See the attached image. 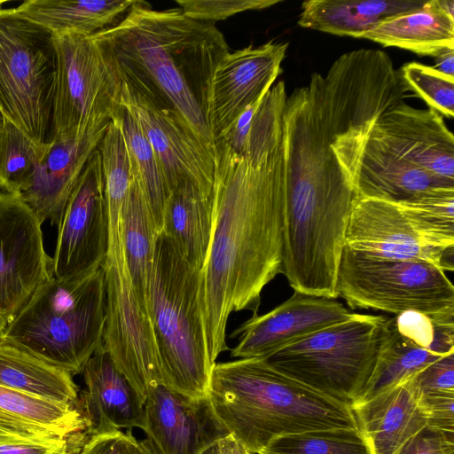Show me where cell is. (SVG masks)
<instances>
[{
    "label": "cell",
    "instance_id": "cell-18",
    "mask_svg": "<svg viewBox=\"0 0 454 454\" xmlns=\"http://www.w3.org/2000/svg\"><path fill=\"white\" fill-rule=\"evenodd\" d=\"M408 161L454 181V137L442 116L403 101L385 111L370 131Z\"/></svg>",
    "mask_w": 454,
    "mask_h": 454
},
{
    "label": "cell",
    "instance_id": "cell-39",
    "mask_svg": "<svg viewBox=\"0 0 454 454\" xmlns=\"http://www.w3.org/2000/svg\"><path fill=\"white\" fill-rule=\"evenodd\" d=\"M73 434L36 424L0 410V443L14 442H55Z\"/></svg>",
    "mask_w": 454,
    "mask_h": 454
},
{
    "label": "cell",
    "instance_id": "cell-15",
    "mask_svg": "<svg viewBox=\"0 0 454 454\" xmlns=\"http://www.w3.org/2000/svg\"><path fill=\"white\" fill-rule=\"evenodd\" d=\"M345 247L374 258L425 261L444 271L453 270L454 247L430 245L397 203L383 200L356 198L348 220Z\"/></svg>",
    "mask_w": 454,
    "mask_h": 454
},
{
    "label": "cell",
    "instance_id": "cell-45",
    "mask_svg": "<svg viewBox=\"0 0 454 454\" xmlns=\"http://www.w3.org/2000/svg\"><path fill=\"white\" fill-rule=\"evenodd\" d=\"M200 454H250L248 450L230 434L216 440Z\"/></svg>",
    "mask_w": 454,
    "mask_h": 454
},
{
    "label": "cell",
    "instance_id": "cell-2",
    "mask_svg": "<svg viewBox=\"0 0 454 454\" xmlns=\"http://www.w3.org/2000/svg\"><path fill=\"white\" fill-rule=\"evenodd\" d=\"M95 34L112 51L126 83L177 111L215 146L207 121L210 84L229 48L214 24L138 0L119 22Z\"/></svg>",
    "mask_w": 454,
    "mask_h": 454
},
{
    "label": "cell",
    "instance_id": "cell-16",
    "mask_svg": "<svg viewBox=\"0 0 454 454\" xmlns=\"http://www.w3.org/2000/svg\"><path fill=\"white\" fill-rule=\"evenodd\" d=\"M335 299L299 292L263 315H253L230 336L238 338L231 356L266 358L309 334L352 316Z\"/></svg>",
    "mask_w": 454,
    "mask_h": 454
},
{
    "label": "cell",
    "instance_id": "cell-4",
    "mask_svg": "<svg viewBox=\"0 0 454 454\" xmlns=\"http://www.w3.org/2000/svg\"><path fill=\"white\" fill-rule=\"evenodd\" d=\"M148 314L163 383L191 397L207 396L211 371L200 301V270L163 231L156 241Z\"/></svg>",
    "mask_w": 454,
    "mask_h": 454
},
{
    "label": "cell",
    "instance_id": "cell-34",
    "mask_svg": "<svg viewBox=\"0 0 454 454\" xmlns=\"http://www.w3.org/2000/svg\"><path fill=\"white\" fill-rule=\"evenodd\" d=\"M258 454H372L359 429L333 428L286 434Z\"/></svg>",
    "mask_w": 454,
    "mask_h": 454
},
{
    "label": "cell",
    "instance_id": "cell-8",
    "mask_svg": "<svg viewBox=\"0 0 454 454\" xmlns=\"http://www.w3.org/2000/svg\"><path fill=\"white\" fill-rule=\"evenodd\" d=\"M54 35L58 71L51 142L107 127L121 114L123 84L114 55L96 34Z\"/></svg>",
    "mask_w": 454,
    "mask_h": 454
},
{
    "label": "cell",
    "instance_id": "cell-24",
    "mask_svg": "<svg viewBox=\"0 0 454 454\" xmlns=\"http://www.w3.org/2000/svg\"><path fill=\"white\" fill-rule=\"evenodd\" d=\"M161 231L192 266L201 270L212 236V195L190 180L178 183L169 190Z\"/></svg>",
    "mask_w": 454,
    "mask_h": 454
},
{
    "label": "cell",
    "instance_id": "cell-37",
    "mask_svg": "<svg viewBox=\"0 0 454 454\" xmlns=\"http://www.w3.org/2000/svg\"><path fill=\"white\" fill-rule=\"evenodd\" d=\"M407 90H412L442 116L454 115V77L418 62H410L398 70Z\"/></svg>",
    "mask_w": 454,
    "mask_h": 454
},
{
    "label": "cell",
    "instance_id": "cell-10",
    "mask_svg": "<svg viewBox=\"0 0 454 454\" xmlns=\"http://www.w3.org/2000/svg\"><path fill=\"white\" fill-rule=\"evenodd\" d=\"M106 313L103 346L145 403L149 389L164 384L149 316L133 289L121 241L102 266Z\"/></svg>",
    "mask_w": 454,
    "mask_h": 454
},
{
    "label": "cell",
    "instance_id": "cell-5",
    "mask_svg": "<svg viewBox=\"0 0 454 454\" xmlns=\"http://www.w3.org/2000/svg\"><path fill=\"white\" fill-rule=\"evenodd\" d=\"M106 300L101 269L75 281L42 283L0 339L70 373L103 345Z\"/></svg>",
    "mask_w": 454,
    "mask_h": 454
},
{
    "label": "cell",
    "instance_id": "cell-32",
    "mask_svg": "<svg viewBox=\"0 0 454 454\" xmlns=\"http://www.w3.org/2000/svg\"><path fill=\"white\" fill-rule=\"evenodd\" d=\"M133 176L140 186L159 232L162 231L163 213L168 188L157 156L135 118L122 106L120 114Z\"/></svg>",
    "mask_w": 454,
    "mask_h": 454
},
{
    "label": "cell",
    "instance_id": "cell-25",
    "mask_svg": "<svg viewBox=\"0 0 454 454\" xmlns=\"http://www.w3.org/2000/svg\"><path fill=\"white\" fill-rule=\"evenodd\" d=\"M421 0H309L303 2L298 25L340 36L360 38L380 22L417 9Z\"/></svg>",
    "mask_w": 454,
    "mask_h": 454
},
{
    "label": "cell",
    "instance_id": "cell-6",
    "mask_svg": "<svg viewBox=\"0 0 454 454\" xmlns=\"http://www.w3.org/2000/svg\"><path fill=\"white\" fill-rule=\"evenodd\" d=\"M395 333L394 317L353 313L264 359L295 380L351 405Z\"/></svg>",
    "mask_w": 454,
    "mask_h": 454
},
{
    "label": "cell",
    "instance_id": "cell-12",
    "mask_svg": "<svg viewBox=\"0 0 454 454\" xmlns=\"http://www.w3.org/2000/svg\"><path fill=\"white\" fill-rule=\"evenodd\" d=\"M52 277L42 223L20 194L0 191V333Z\"/></svg>",
    "mask_w": 454,
    "mask_h": 454
},
{
    "label": "cell",
    "instance_id": "cell-19",
    "mask_svg": "<svg viewBox=\"0 0 454 454\" xmlns=\"http://www.w3.org/2000/svg\"><path fill=\"white\" fill-rule=\"evenodd\" d=\"M108 126L83 136L51 142L38 161L29 185L20 194L42 224L49 220L58 229L60 227L70 194Z\"/></svg>",
    "mask_w": 454,
    "mask_h": 454
},
{
    "label": "cell",
    "instance_id": "cell-28",
    "mask_svg": "<svg viewBox=\"0 0 454 454\" xmlns=\"http://www.w3.org/2000/svg\"><path fill=\"white\" fill-rule=\"evenodd\" d=\"M286 85L279 81L247 107L224 134L222 143L245 159H254L274 150L283 138Z\"/></svg>",
    "mask_w": 454,
    "mask_h": 454
},
{
    "label": "cell",
    "instance_id": "cell-11",
    "mask_svg": "<svg viewBox=\"0 0 454 454\" xmlns=\"http://www.w3.org/2000/svg\"><path fill=\"white\" fill-rule=\"evenodd\" d=\"M58 231L52 257L57 280H79L102 268L108 249V219L98 148L70 194Z\"/></svg>",
    "mask_w": 454,
    "mask_h": 454
},
{
    "label": "cell",
    "instance_id": "cell-42",
    "mask_svg": "<svg viewBox=\"0 0 454 454\" xmlns=\"http://www.w3.org/2000/svg\"><path fill=\"white\" fill-rule=\"evenodd\" d=\"M418 394L454 392V352L450 353L413 375Z\"/></svg>",
    "mask_w": 454,
    "mask_h": 454
},
{
    "label": "cell",
    "instance_id": "cell-20",
    "mask_svg": "<svg viewBox=\"0 0 454 454\" xmlns=\"http://www.w3.org/2000/svg\"><path fill=\"white\" fill-rule=\"evenodd\" d=\"M82 373L86 388L79 406L90 434L143 429L144 403L103 345L89 359Z\"/></svg>",
    "mask_w": 454,
    "mask_h": 454
},
{
    "label": "cell",
    "instance_id": "cell-9",
    "mask_svg": "<svg viewBox=\"0 0 454 454\" xmlns=\"http://www.w3.org/2000/svg\"><path fill=\"white\" fill-rule=\"evenodd\" d=\"M336 293L351 309L395 315L414 311L430 318L454 310V286L437 265L374 258L347 247L338 266Z\"/></svg>",
    "mask_w": 454,
    "mask_h": 454
},
{
    "label": "cell",
    "instance_id": "cell-44",
    "mask_svg": "<svg viewBox=\"0 0 454 454\" xmlns=\"http://www.w3.org/2000/svg\"><path fill=\"white\" fill-rule=\"evenodd\" d=\"M87 430V429H86ZM86 430L55 442H14L0 443V454H70Z\"/></svg>",
    "mask_w": 454,
    "mask_h": 454
},
{
    "label": "cell",
    "instance_id": "cell-48",
    "mask_svg": "<svg viewBox=\"0 0 454 454\" xmlns=\"http://www.w3.org/2000/svg\"><path fill=\"white\" fill-rule=\"evenodd\" d=\"M4 124V116L2 115L1 112H0V129L2 128Z\"/></svg>",
    "mask_w": 454,
    "mask_h": 454
},
{
    "label": "cell",
    "instance_id": "cell-31",
    "mask_svg": "<svg viewBox=\"0 0 454 454\" xmlns=\"http://www.w3.org/2000/svg\"><path fill=\"white\" fill-rule=\"evenodd\" d=\"M452 352L454 351L447 352L437 347L419 346L400 335L395 328V333L382 351L372 376L353 403L364 402L374 397Z\"/></svg>",
    "mask_w": 454,
    "mask_h": 454
},
{
    "label": "cell",
    "instance_id": "cell-22",
    "mask_svg": "<svg viewBox=\"0 0 454 454\" xmlns=\"http://www.w3.org/2000/svg\"><path fill=\"white\" fill-rule=\"evenodd\" d=\"M442 188L454 189V181L408 161L369 133L358 170L357 197L399 203Z\"/></svg>",
    "mask_w": 454,
    "mask_h": 454
},
{
    "label": "cell",
    "instance_id": "cell-41",
    "mask_svg": "<svg viewBox=\"0 0 454 454\" xmlns=\"http://www.w3.org/2000/svg\"><path fill=\"white\" fill-rule=\"evenodd\" d=\"M430 428L454 435V392L418 394Z\"/></svg>",
    "mask_w": 454,
    "mask_h": 454
},
{
    "label": "cell",
    "instance_id": "cell-21",
    "mask_svg": "<svg viewBox=\"0 0 454 454\" xmlns=\"http://www.w3.org/2000/svg\"><path fill=\"white\" fill-rule=\"evenodd\" d=\"M351 408L372 454H396L427 426L413 376Z\"/></svg>",
    "mask_w": 454,
    "mask_h": 454
},
{
    "label": "cell",
    "instance_id": "cell-36",
    "mask_svg": "<svg viewBox=\"0 0 454 454\" xmlns=\"http://www.w3.org/2000/svg\"><path fill=\"white\" fill-rule=\"evenodd\" d=\"M39 160L34 143L4 118L0 129V191L21 194L29 185Z\"/></svg>",
    "mask_w": 454,
    "mask_h": 454
},
{
    "label": "cell",
    "instance_id": "cell-35",
    "mask_svg": "<svg viewBox=\"0 0 454 454\" xmlns=\"http://www.w3.org/2000/svg\"><path fill=\"white\" fill-rule=\"evenodd\" d=\"M0 410L68 434L87 429L79 403H57L0 386Z\"/></svg>",
    "mask_w": 454,
    "mask_h": 454
},
{
    "label": "cell",
    "instance_id": "cell-40",
    "mask_svg": "<svg viewBox=\"0 0 454 454\" xmlns=\"http://www.w3.org/2000/svg\"><path fill=\"white\" fill-rule=\"evenodd\" d=\"M70 454H139V442L130 431L90 434L76 443Z\"/></svg>",
    "mask_w": 454,
    "mask_h": 454
},
{
    "label": "cell",
    "instance_id": "cell-23",
    "mask_svg": "<svg viewBox=\"0 0 454 454\" xmlns=\"http://www.w3.org/2000/svg\"><path fill=\"white\" fill-rule=\"evenodd\" d=\"M360 38L435 57L445 49H454V1H426L417 9L380 22Z\"/></svg>",
    "mask_w": 454,
    "mask_h": 454
},
{
    "label": "cell",
    "instance_id": "cell-43",
    "mask_svg": "<svg viewBox=\"0 0 454 454\" xmlns=\"http://www.w3.org/2000/svg\"><path fill=\"white\" fill-rule=\"evenodd\" d=\"M396 454H454V435L427 427L412 436Z\"/></svg>",
    "mask_w": 454,
    "mask_h": 454
},
{
    "label": "cell",
    "instance_id": "cell-47",
    "mask_svg": "<svg viewBox=\"0 0 454 454\" xmlns=\"http://www.w3.org/2000/svg\"><path fill=\"white\" fill-rule=\"evenodd\" d=\"M139 454H158L151 442L146 438L139 442Z\"/></svg>",
    "mask_w": 454,
    "mask_h": 454
},
{
    "label": "cell",
    "instance_id": "cell-33",
    "mask_svg": "<svg viewBox=\"0 0 454 454\" xmlns=\"http://www.w3.org/2000/svg\"><path fill=\"white\" fill-rule=\"evenodd\" d=\"M430 245L454 247V189H435L397 203Z\"/></svg>",
    "mask_w": 454,
    "mask_h": 454
},
{
    "label": "cell",
    "instance_id": "cell-1",
    "mask_svg": "<svg viewBox=\"0 0 454 454\" xmlns=\"http://www.w3.org/2000/svg\"><path fill=\"white\" fill-rule=\"evenodd\" d=\"M212 236L200 270V301L209 359L228 350L232 312L257 315L261 294L281 270L286 159L284 142L245 159L215 144Z\"/></svg>",
    "mask_w": 454,
    "mask_h": 454
},
{
    "label": "cell",
    "instance_id": "cell-30",
    "mask_svg": "<svg viewBox=\"0 0 454 454\" xmlns=\"http://www.w3.org/2000/svg\"><path fill=\"white\" fill-rule=\"evenodd\" d=\"M98 148L101 157L108 219L107 251H111L121 240V212L133 180L120 115L111 121Z\"/></svg>",
    "mask_w": 454,
    "mask_h": 454
},
{
    "label": "cell",
    "instance_id": "cell-46",
    "mask_svg": "<svg viewBox=\"0 0 454 454\" xmlns=\"http://www.w3.org/2000/svg\"><path fill=\"white\" fill-rule=\"evenodd\" d=\"M434 58L436 70L445 75L454 77V49H445Z\"/></svg>",
    "mask_w": 454,
    "mask_h": 454
},
{
    "label": "cell",
    "instance_id": "cell-26",
    "mask_svg": "<svg viewBox=\"0 0 454 454\" xmlns=\"http://www.w3.org/2000/svg\"><path fill=\"white\" fill-rule=\"evenodd\" d=\"M123 255L141 309L148 314L149 281L159 231L133 176L120 219ZM150 318V317H149Z\"/></svg>",
    "mask_w": 454,
    "mask_h": 454
},
{
    "label": "cell",
    "instance_id": "cell-14",
    "mask_svg": "<svg viewBox=\"0 0 454 454\" xmlns=\"http://www.w3.org/2000/svg\"><path fill=\"white\" fill-rule=\"evenodd\" d=\"M288 43L270 41L228 52L215 69L207 121L218 140L240 114L264 96L282 72Z\"/></svg>",
    "mask_w": 454,
    "mask_h": 454
},
{
    "label": "cell",
    "instance_id": "cell-29",
    "mask_svg": "<svg viewBox=\"0 0 454 454\" xmlns=\"http://www.w3.org/2000/svg\"><path fill=\"white\" fill-rule=\"evenodd\" d=\"M0 386L57 403H79L70 373L2 339Z\"/></svg>",
    "mask_w": 454,
    "mask_h": 454
},
{
    "label": "cell",
    "instance_id": "cell-38",
    "mask_svg": "<svg viewBox=\"0 0 454 454\" xmlns=\"http://www.w3.org/2000/svg\"><path fill=\"white\" fill-rule=\"evenodd\" d=\"M280 0H176L183 13L194 20L214 24L237 13L262 10Z\"/></svg>",
    "mask_w": 454,
    "mask_h": 454
},
{
    "label": "cell",
    "instance_id": "cell-13",
    "mask_svg": "<svg viewBox=\"0 0 454 454\" xmlns=\"http://www.w3.org/2000/svg\"><path fill=\"white\" fill-rule=\"evenodd\" d=\"M121 104L151 144L168 191L181 181L190 180L211 195L215 146L200 137L177 111L149 99L124 81Z\"/></svg>",
    "mask_w": 454,
    "mask_h": 454
},
{
    "label": "cell",
    "instance_id": "cell-7",
    "mask_svg": "<svg viewBox=\"0 0 454 454\" xmlns=\"http://www.w3.org/2000/svg\"><path fill=\"white\" fill-rule=\"evenodd\" d=\"M58 71L55 35L15 8H0V112L35 145L51 139Z\"/></svg>",
    "mask_w": 454,
    "mask_h": 454
},
{
    "label": "cell",
    "instance_id": "cell-17",
    "mask_svg": "<svg viewBox=\"0 0 454 454\" xmlns=\"http://www.w3.org/2000/svg\"><path fill=\"white\" fill-rule=\"evenodd\" d=\"M144 409L142 430L158 454H200L229 434L208 395L191 397L158 384L149 389Z\"/></svg>",
    "mask_w": 454,
    "mask_h": 454
},
{
    "label": "cell",
    "instance_id": "cell-27",
    "mask_svg": "<svg viewBox=\"0 0 454 454\" xmlns=\"http://www.w3.org/2000/svg\"><path fill=\"white\" fill-rule=\"evenodd\" d=\"M137 0H27L16 12L54 35H90L117 23Z\"/></svg>",
    "mask_w": 454,
    "mask_h": 454
},
{
    "label": "cell",
    "instance_id": "cell-3",
    "mask_svg": "<svg viewBox=\"0 0 454 454\" xmlns=\"http://www.w3.org/2000/svg\"><path fill=\"white\" fill-rule=\"evenodd\" d=\"M208 397L229 434L250 454L282 435L359 429L349 403L295 380L264 358L215 363Z\"/></svg>",
    "mask_w": 454,
    "mask_h": 454
}]
</instances>
